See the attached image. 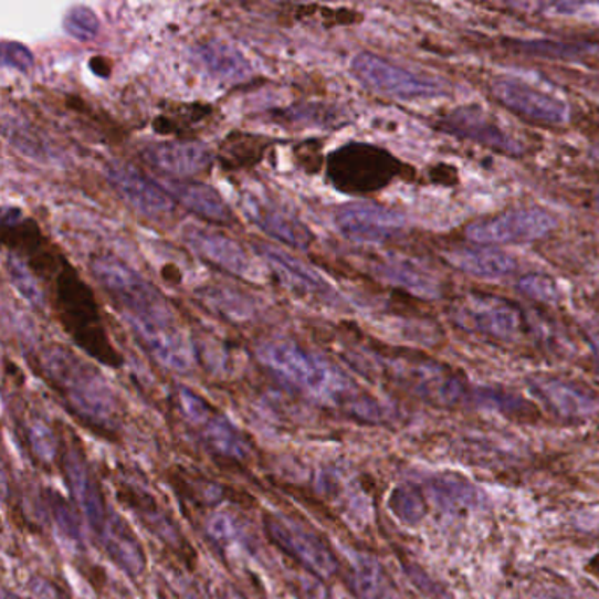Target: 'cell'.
Instances as JSON below:
<instances>
[{"instance_id": "cell-1", "label": "cell", "mask_w": 599, "mask_h": 599, "mask_svg": "<svg viewBox=\"0 0 599 599\" xmlns=\"http://www.w3.org/2000/svg\"><path fill=\"white\" fill-rule=\"evenodd\" d=\"M2 241L9 252L18 253L35 276L48 283L56 318L77 347L101 365L120 368V354L109 339L94 291L76 267L48 243L38 223L31 219L20 220L6 229Z\"/></svg>"}, {"instance_id": "cell-2", "label": "cell", "mask_w": 599, "mask_h": 599, "mask_svg": "<svg viewBox=\"0 0 599 599\" xmlns=\"http://www.w3.org/2000/svg\"><path fill=\"white\" fill-rule=\"evenodd\" d=\"M91 273L107 296L124 312L137 338L160 330L178 329L175 313L159 288L115 255H95Z\"/></svg>"}, {"instance_id": "cell-3", "label": "cell", "mask_w": 599, "mask_h": 599, "mask_svg": "<svg viewBox=\"0 0 599 599\" xmlns=\"http://www.w3.org/2000/svg\"><path fill=\"white\" fill-rule=\"evenodd\" d=\"M41 369L74 410L94 420L95 424H113L116 417L115 396L97 369L62 345L43 348Z\"/></svg>"}, {"instance_id": "cell-4", "label": "cell", "mask_w": 599, "mask_h": 599, "mask_svg": "<svg viewBox=\"0 0 599 599\" xmlns=\"http://www.w3.org/2000/svg\"><path fill=\"white\" fill-rule=\"evenodd\" d=\"M327 178L334 189L347 196H369L386 189L402 172L401 160L369 143L350 141L330 151Z\"/></svg>"}, {"instance_id": "cell-5", "label": "cell", "mask_w": 599, "mask_h": 599, "mask_svg": "<svg viewBox=\"0 0 599 599\" xmlns=\"http://www.w3.org/2000/svg\"><path fill=\"white\" fill-rule=\"evenodd\" d=\"M258 354L271 371L312 395L329 396L339 389L329 366L291 339L264 341Z\"/></svg>"}, {"instance_id": "cell-6", "label": "cell", "mask_w": 599, "mask_h": 599, "mask_svg": "<svg viewBox=\"0 0 599 599\" xmlns=\"http://www.w3.org/2000/svg\"><path fill=\"white\" fill-rule=\"evenodd\" d=\"M350 67L360 83L392 99H429L443 92L441 83L433 77L411 73L372 53L362 52L354 56Z\"/></svg>"}, {"instance_id": "cell-7", "label": "cell", "mask_w": 599, "mask_h": 599, "mask_svg": "<svg viewBox=\"0 0 599 599\" xmlns=\"http://www.w3.org/2000/svg\"><path fill=\"white\" fill-rule=\"evenodd\" d=\"M556 229V219L545 210H514L493 219L471 223L466 234L480 246L493 244L527 243L542 240Z\"/></svg>"}, {"instance_id": "cell-8", "label": "cell", "mask_w": 599, "mask_h": 599, "mask_svg": "<svg viewBox=\"0 0 599 599\" xmlns=\"http://www.w3.org/2000/svg\"><path fill=\"white\" fill-rule=\"evenodd\" d=\"M106 176L125 204L145 219L162 222L175 214L176 201L171 193L130 164H107Z\"/></svg>"}, {"instance_id": "cell-9", "label": "cell", "mask_w": 599, "mask_h": 599, "mask_svg": "<svg viewBox=\"0 0 599 599\" xmlns=\"http://www.w3.org/2000/svg\"><path fill=\"white\" fill-rule=\"evenodd\" d=\"M493 94L506 109L535 124L556 127L568 124L571 118L568 103L563 97L518 77H500L493 83Z\"/></svg>"}, {"instance_id": "cell-10", "label": "cell", "mask_w": 599, "mask_h": 599, "mask_svg": "<svg viewBox=\"0 0 599 599\" xmlns=\"http://www.w3.org/2000/svg\"><path fill=\"white\" fill-rule=\"evenodd\" d=\"M404 217L375 202H350L336 213V228L356 243H386L404 231Z\"/></svg>"}, {"instance_id": "cell-11", "label": "cell", "mask_w": 599, "mask_h": 599, "mask_svg": "<svg viewBox=\"0 0 599 599\" xmlns=\"http://www.w3.org/2000/svg\"><path fill=\"white\" fill-rule=\"evenodd\" d=\"M143 160L169 180H183L208 175L213 167V151L201 141L175 139L146 145L141 151Z\"/></svg>"}, {"instance_id": "cell-12", "label": "cell", "mask_w": 599, "mask_h": 599, "mask_svg": "<svg viewBox=\"0 0 599 599\" xmlns=\"http://www.w3.org/2000/svg\"><path fill=\"white\" fill-rule=\"evenodd\" d=\"M441 129L452 136L480 143L506 155L523 154L524 146L517 137L503 129L494 118L479 107H459L441 120Z\"/></svg>"}, {"instance_id": "cell-13", "label": "cell", "mask_w": 599, "mask_h": 599, "mask_svg": "<svg viewBox=\"0 0 599 599\" xmlns=\"http://www.w3.org/2000/svg\"><path fill=\"white\" fill-rule=\"evenodd\" d=\"M183 240L211 266L238 279H252L253 267L249 255L229 235L201 225H187L183 229Z\"/></svg>"}, {"instance_id": "cell-14", "label": "cell", "mask_w": 599, "mask_h": 599, "mask_svg": "<svg viewBox=\"0 0 599 599\" xmlns=\"http://www.w3.org/2000/svg\"><path fill=\"white\" fill-rule=\"evenodd\" d=\"M459 322L471 330L494 336V338L512 339L523 327L521 313L497 297H470L459 308Z\"/></svg>"}, {"instance_id": "cell-15", "label": "cell", "mask_w": 599, "mask_h": 599, "mask_svg": "<svg viewBox=\"0 0 599 599\" xmlns=\"http://www.w3.org/2000/svg\"><path fill=\"white\" fill-rule=\"evenodd\" d=\"M267 526L276 544L297 557L304 565L313 568V571L320 575L333 574L336 561L327 545L317 535H313L306 527L294 524L287 518L271 517Z\"/></svg>"}, {"instance_id": "cell-16", "label": "cell", "mask_w": 599, "mask_h": 599, "mask_svg": "<svg viewBox=\"0 0 599 599\" xmlns=\"http://www.w3.org/2000/svg\"><path fill=\"white\" fill-rule=\"evenodd\" d=\"M243 208L244 213L249 214L261 231L266 232L273 240L282 241L291 249L308 250L315 241V234L306 223L270 202L249 196L244 198Z\"/></svg>"}, {"instance_id": "cell-17", "label": "cell", "mask_w": 599, "mask_h": 599, "mask_svg": "<svg viewBox=\"0 0 599 599\" xmlns=\"http://www.w3.org/2000/svg\"><path fill=\"white\" fill-rule=\"evenodd\" d=\"M258 250L261 258L270 264L271 270L279 274V279L291 291L300 296L317 297L324 303H330L334 300V291L329 283H326L317 271L306 266L300 259L292 258L288 253L274 249L270 244H258Z\"/></svg>"}, {"instance_id": "cell-18", "label": "cell", "mask_w": 599, "mask_h": 599, "mask_svg": "<svg viewBox=\"0 0 599 599\" xmlns=\"http://www.w3.org/2000/svg\"><path fill=\"white\" fill-rule=\"evenodd\" d=\"M175 201L183 204L185 210L198 214V219L214 225H231L235 217L231 206L223 201L213 187L201 181L166 180L162 185Z\"/></svg>"}, {"instance_id": "cell-19", "label": "cell", "mask_w": 599, "mask_h": 599, "mask_svg": "<svg viewBox=\"0 0 599 599\" xmlns=\"http://www.w3.org/2000/svg\"><path fill=\"white\" fill-rule=\"evenodd\" d=\"M455 270L482 280L506 279L517 271V262L508 253L493 246H475V249H459L446 255Z\"/></svg>"}, {"instance_id": "cell-20", "label": "cell", "mask_w": 599, "mask_h": 599, "mask_svg": "<svg viewBox=\"0 0 599 599\" xmlns=\"http://www.w3.org/2000/svg\"><path fill=\"white\" fill-rule=\"evenodd\" d=\"M199 67L204 69L210 76L222 82H238L250 74V64L243 53L238 52L231 44L222 41H208L196 46L193 52Z\"/></svg>"}, {"instance_id": "cell-21", "label": "cell", "mask_w": 599, "mask_h": 599, "mask_svg": "<svg viewBox=\"0 0 599 599\" xmlns=\"http://www.w3.org/2000/svg\"><path fill=\"white\" fill-rule=\"evenodd\" d=\"M274 139L259 134L235 133L229 134L220 145L219 160L223 171H243L252 169L264 159L267 148L273 145Z\"/></svg>"}, {"instance_id": "cell-22", "label": "cell", "mask_w": 599, "mask_h": 599, "mask_svg": "<svg viewBox=\"0 0 599 599\" xmlns=\"http://www.w3.org/2000/svg\"><path fill=\"white\" fill-rule=\"evenodd\" d=\"M213 107L210 104L183 103L169 104L166 112L154 120V130L162 136L171 134H192L196 127L210 120Z\"/></svg>"}, {"instance_id": "cell-23", "label": "cell", "mask_w": 599, "mask_h": 599, "mask_svg": "<svg viewBox=\"0 0 599 599\" xmlns=\"http://www.w3.org/2000/svg\"><path fill=\"white\" fill-rule=\"evenodd\" d=\"M6 274H8L9 282L13 285L14 291L20 294L23 301L34 309L46 308V296L44 291L39 285L38 276L31 266L23 261L18 253H6Z\"/></svg>"}, {"instance_id": "cell-24", "label": "cell", "mask_w": 599, "mask_h": 599, "mask_svg": "<svg viewBox=\"0 0 599 599\" xmlns=\"http://www.w3.org/2000/svg\"><path fill=\"white\" fill-rule=\"evenodd\" d=\"M4 136L18 151H22L27 157L48 162L52 159V150L44 143L41 134L35 133L31 125L20 120L17 116L4 115Z\"/></svg>"}, {"instance_id": "cell-25", "label": "cell", "mask_w": 599, "mask_h": 599, "mask_svg": "<svg viewBox=\"0 0 599 599\" xmlns=\"http://www.w3.org/2000/svg\"><path fill=\"white\" fill-rule=\"evenodd\" d=\"M381 273L389 282L419 296L434 297L438 292L437 282L428 273L408 262H389L381 266Z\"/></svg>"}, {"instance_id": "cell-26", "label": "cell", "mask_w": 599, "mask_h": 599, "mask_svg": "<svg viewBox=\"0 0 599 599\" xmlns=\"http://www.w3.org/2000/svg\"><path fill=\"white\" fill-rule=\"evenodd\" d=\"M65 34L76 39L80 43H91L101 31V22L94 9L88 6L77 4L67 9L64 17Z\"/></svg>"}, {"instance_id": "cell-27", "label": "cell", "mask_w": 599, "mask_h": 599, "mask_svg": "<svg viewBox=\"0 0 599 599\" xmlns=\"http://www.w3.org/2000/svg\"><path fill=\"white\" fill-rule=\"evenodd\" d=\"M333 113L324 104H306V106H294L291 109L279 113L280 122H287L291 125H326L333 122Z\"/></svg>"}, {"instance_id": "cell-28", "label": "cell", "mask_w": 599, "mask_h": 599, "mask_svg": "<svg viewBox=\"0 0 599 599\" xmlns=\"http://www.w3.org/2000/svg\"><path fill=\"white\" fill-rule=\"evenodd\" d=\"M518 288L532 297V300L539 301V303H556L559 300V288H557L556 282L553 279H548L545 274H529L524 276L518 282Z\"/></svg>"}, {"instance_id": "cell-29", "label": "cell", "mask_w": 599, "mask_h": 599, "mask_svg": "<svg viewBox=\"0 0 599 599\" xmlns=\"http://www.w3.org/2000/svg\"><path fill=\"white\" fill-rule=\"evenodd\" d=\"M204 297L210 306H213L214 312H222L223 315L234 318H244L249 317L252 309H250L249 304L244 303L243 300L238 297V294H232L229 291H217V288H210L208 294Z\"/></svg>"}, {"instance_id": "cell-30", "label": "cell", "mask_w": 599, "mask_h": 599, "mask_svg": "<svg viewBox=\"0 0 599 599\" xmlns=\"http://www.w3.org/2000/svg\"><path fill=\"white\" fill-rule=\"evenodd\" d=\"M2 64L14 69L18 73L29 74L34 69V55L25 44L18 41H4L2 43Z\"/></svg>"}, {"instance_id": "cell-31", "label": "cell", "mask_w": 599, "mask_h": 599, "mask_svg": "<svg viewBox=\"0 0 599 599\" xmlns=\"http://www.w3.org/2000/svg\"><path fill=\"white\" fill-rule=\"evenodd\" d=\"M297 166L303 167L304 171L315 172L320 171L324 166V157H322V145L318 139H308L296 146Z\"/></svg>"}, {"instance_id": "cell-32", "label": "cell", "mask_w": 599, "mask_h": 599, "mask_svg": "<svg viewBox=\"0 0 599 599\" xmlns=\"http://www.w3.org/2000/svg\"><path fill=\"white\" fill-rule=\"evenodd\" d=\"M211 434L214 445L228 454H241V438L235 434L234 429L225 420H213L211 422Z\"/></svg>"}, {"instance_id": "cell-33", "label": "cell", "mask_w": 599, "mask_h": 599, "mask_svg": "<svg viewBox=\"0 0 599 599\" xmlns=\"http://www.w3.org/2000/svg\"><path fill=\"white\" fill-rule=\"evenodd\" d=\"M31 440L34 445L35 452L43 459H52L53 452H55V445H53V434L50 433V429L41 422H35L31 425Z\"/></svg>"}, {"instance_id": "cell-34", "label": "cell", "mask_w": 599, "mask_h": 599, "mask_svg": "<svg viewBox=\"0 0 599 599\" xmlns=\"http://www.w3.org/2000/svg\"><path fill=\"white\" fill-rule=\"evenodd\" d=\"M181 407H183L185 413L193 420V422H202V420L210 417V407L202 401L199 396L193 395L190 390H181Z\"/></svg>"}, {"instance_id": "cell-35", "label": "cell", "mask_w": 599, "mask_h": 599, "mask_svg": "<svg viewBox=\"0 0 599 599\" xmlns=\"http://www.w3.org/2000/svg\"><path fill=\"white\" fill-rule=\"evenodd\" d=\"M91 69L94 71V74L101 77H107L112 74V62L104 59V56H94L91 61Z\"/></svg>"}, {"instance_id": "cell-36", "label": "cell", "mask_w": 599, "mask_h": 599, "mask_svg": "<svg viewBox=\"0 0 599 599\" xmlns=\"http://www.w3.org/2000/svg\"><path fill=\"white\" fill-rule=\"evenodd\" d=\"M596 350H598V354H599V336L598 338H596Z\"/></svg>"}, {"instance_id": "cell-37", "label": "cell", "mask_w": 599, "mask_h": 599, "mask_svg": "<svg viewBox=\"0 0 599 599\" xmlns=\"http://www.w3.org/2000/svg\"><path fill=\"white\" fill-rule=\"evenodd\" d=\"M596 204H598V208H599V192H598V196H596Z\"/></svg>"}]
</instances>
